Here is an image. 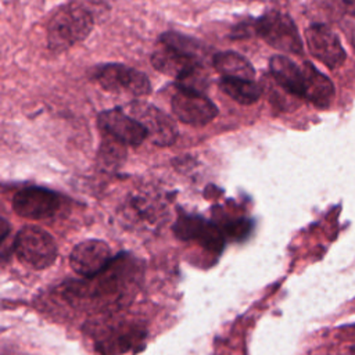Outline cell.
<instances>
[{
    "instance_id": "cell-1",
    "label": "cell",
    "mask_w": 355,
    "mask_h": 355,
    "mask_svg": "<svg viewBox=\"0 0 355 355\" xmlns=\"http://www.w3.org/2000/svg\"><path fill=\"white\" fill-rule=\"evenodd\" d=\"M204 54V46L198 40L178 32H165L151 54V64L157 71L175 78L178 87L202 93L208 86L202 67Z\"/></svg>"
},
{
    "instance_id": "cell-2",
    "label": "cell",
    "mask_w": 355,
    "mask_h": 355,
    "mask_svg": "<svg viewBox=\"0 0 355 355\" xmlns=\"http://www.w3.org/2000/svg\"><path fill=\"white\" fill-rule=\"evenodd\" d=\"M94 25L90 11L78 3L61 6L47 25V46L54 53L69 50L89 36Z\"/></svg>"
},
{
    "instance_id": "cell-3",
    "label": "cell",
    "mask_w": 355,
    "mask_h": 355,
    "mask_svg": "<svg viewBox=\"0 0 355 355\" xmlns=\"http://www.w3.org/2000/svg\"><path fill=\"white\" fill-rule=\"evenodd\" d=\"M12 248L19 261L35 269H44L57 258L54 239L39 226H24L17 233Z\"/></svg>"
},
{
    "instance_id": "cell-4",
    "label": "cell",
    "mask_w": 355,
    "mask_h": 355,
    "mask_svg": "<svg viewBox=\"0 0 355 355\" xmlns=\"http://www.w3.org/2000/svg\"><path fill=\"white\" fill-rule=\"evenodd\" d=\"M255 35L261 36L269 46L286 53L301 54L302 40L294 21L280 11H269L254 21Z\"/></svg>"
},
{
    "instance_id": "cell-5",
    "label": "cell",
    "mask_w": 355,
    "mask_h": 355,
    "mask_svg": "<svg viewBox=\"0 0 355 355\" xmlns=\"http://www.w3.org/2000/svg\"><path fill=\"white\" fill-rule=\"evenodd\" d=\"M92 78L107 92L146 96L151 92V83L146 73L122 64H104L97 67Z\"/></svg>"
},
{
    "instance_id": "cell-6",
    "label": "cell",
    "mask_w": 355,
    "mask_h": 355,
    "mask_svg": "<svg viewBox=\"0 0 355 355\" xmlns=\"http://www.w3.org/2000/svg\"><path fill=\"white\" fill-rule=\"evenodd\" d=\"M173 115L183 123L204 126L218 115L216 105L200 92L178 87L171 101Z\"/></svg>"
},
{
    "instance_id": "cell-7",
    "label": "cell",
    "mask_w": 355,
    "mask_h": 355,
    "mask_svg": "<svg viewBox=\"0 0 355 355\" xmlns=\"http://www.w3.org/2000/svg\"><path fill=\"white\" fill-rule=\"evenodd\" d=\"M61 205L57 193L37 186L25 187L12 197V208L17 215L26 219H47L55 215Z\"/></svg>"
},
{
    "instance_id": "cell-8",
    "label": "cell",
    "mask_w": 355,
    "mask_h": 355,
    "mask_svg": "<svg viewBox=\"0 0 355 355\" xmlns=\"http://www.w3.org/2000/svg\"><path fill=\"white\" fill-rule=\"evenodd\" d=\"M97 125L105 136H110L125 146L137 147L148 137L146 128L136 118L125 114L121 108L100 112Z\"/></svg>"
},
{
    "instance_id": "cell-9",
    "label": "cell",
    "mask_w": 355,
    "mask_h": 355,
    "mask_svg": "<svg viewBox=\"0 0 355 355\" xmlns=\"http://www.w3.org/2000/svg\"><path fill=\"white\" fill-rule=\"evenodd\" d=\"M309 53L326 67L334 69L345 60V50L338 36L323 24H312L305 31Z\"/></svg>"
},
{
    "instance_id": "cell-10",
    "label": "cell",
    "mask_w": 355,
    "mask_h": 355,
    "mask_svg": "<svg viewBox=\"0 0 355 355\" xmlns=\"http://www.w3.org/2000/svg\"><path fill=\"white\" fill-rule=\"evenodd\" d=\"M111 250L101 240H85L76 244L69 255L72 269L83 277H94L111 263Z\"/></svg>"
},
{
    "instance_id": "cell-11",
    "label": "cell",
    "mask_w": 355,
    "mask_h": 355,
    "mask_svg": "<svg viewBox=\"0 0 355 355\" xmlns=\"http://www.w3.org/2000/svg\"><path fill=\"white\" fill-rule=\"evenodd\" d=\"M130 107L132 114L147 130L151 141L159 147L171 146L176 141L178 128L172 118L151 104L135 103Z\"/></svg>"
},
{
    "instance_id": "cell-12",
    "label": "cell",
    "mask_w": 355,
    "mask_h": 355,
    "mask_svg": "<svg viewBox=\"0 0 355 355\" xmlns=\"http://www.w3.org/2000/svg\"><path fill=\"white\" fill-rule=\"evenodd\" d=\"M173 232L182 240H197L209 251L219 252L223 248L225 240L222 230L200 216H180L173 226Z\"/></svg>"
},
{
    "instance_id": "cell-13",
    "label": "cell",
    "mask_w": 355,
    "mask_h": 355,
    "mask_svg": "<svg viewBox=\"0 0 355 355\" xmlns=\"http://www.w3.org/2000/svg\"><path fill=\"white\" fill-rule=\"evenodd\" d=\"M269 69L273 79L287 93L304 98L305 96V69L286 55H273L269 61Z\"/></svg>"
},
{
    "instance_id": "cell-14",
    "label": "cell",
    "mask_w": 355,
    "mask_h": 355,
    "mask_svg": "<svg viewBox=\"0 0 355 355\" xmlns=\"http://www.w3.org/2000/svg\"><path fill=\"white\" fill-rule=\"evenodd\" d=\"M305 69V96L304 98L315 107L326 108L334 97V86L331 80L319 72L311 62H302Z\"/></svg>"
},
{
    "instance_id": "cell-15",
    "label": "cell",
    "mask_w": 355,
    "mask_h": 355,
    "mask_svg": "<svg viewBox=\"0 0 355 355\" xmlns=\"http://www.w3.org/2000/svg\"><path fill=\"white\" fill-rule=\"evenodd\" d=\"M212 67L222 78L254 79L255 71L251 62L236 51H222L212 57Z\"/></svg>"
},
{
    "instance_id": "cell-16",
    "label": "cell",
    "mask_w": 355,
    "mask_h": 355,
    "mask_svg": "<svg viewBox=\"0 0 355 355\" xmlns=\"http://www.w3.org/2000/svg\"><path fill=\"white\" fill-rule=\"evenodd\" d=\"M219 87L230 98L243 105H250L261 98L262 87L254 79L244 78H222Z\"/></svg>"
},
{
    "instance_id": "cell-17",
    "label": "cell",
    "mask_w": 355,
    "mask_h": 355,
    "mask_svg": "<svg viewBox=\"0 0 355 355\" xmlns=\"http://www.w3.org/2000/svg\"><path fill=\"white\" fill-rule=\"evenodd\" d=\"M123 158H125V144L104 135V140L98 151L100 166L105 169H114L121 165Z\"/></svg>"
},
{
    "instance_id": "cell-18",
    "label": "cell",
    "mask_w": 355,
    "mask_h": 355,
    "mask_svg": "<svg viewBox=\"0 0 355 355\" xmlns=\"http://www.w3.org/2000/svg\"><path fill=\"white\" fill-rule=\"evenodd\" d=\"M251 230V222L247 219H239L226 226V233L234 239H243Z\"/></svg>"
},
{
    "instance_id": "cell-19",
    "label": "cell",
    "mask_w": 355,
    "mask_h": 355,
    "mask_svg": "<svg viewBox=\"0 0 355 355\" xmlns=\"http://www.w3.org/2000/svg\"><path fill=\"white\" fill-rule=\"evenodd\" d=\"M351 43H352V47H354V50H355V28H354L352 35H351Z\"/></svg>"
},
{
    "instance_id": "cell-20",
    "label": "cell",
    "mask_w": 355,
    "mask_h": 355,
    "mask_svg": "<svg viewBox=\"0 0 355 355\" xmlns=\"http://www.w3.org/2000/svg\"><path fill=\"white\" fill-rule=\"evenodd\" d=\"M349 355H355V345H352V347H351V349H349Z\"/></svg>"
},
{
    "instance_id": "cell-21",
    "label": "cell",
    "mask_w": 355,
    "mask_h": 355,
    "mask_svg": "<svg viewBox=\"0 0 355 355\" xmlns=\"http://www.w3.org/2000/svg\"><path fill=\"white\" fill-rule=\"evenodd\" d=\"M347 4H355V0H345Z\"/></svg>"
}]
</instances>
